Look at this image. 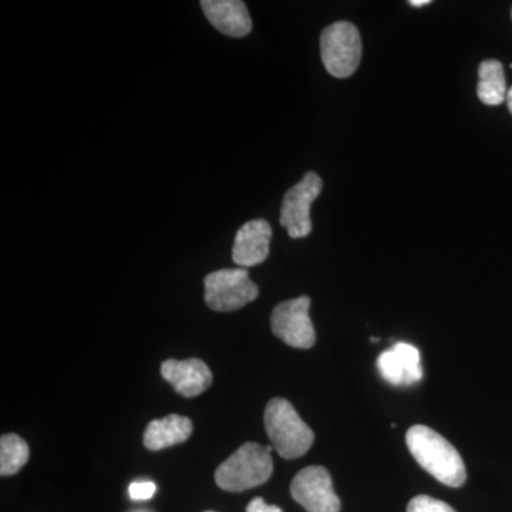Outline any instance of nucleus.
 <instances>
[{"label":"nucleus","instance_id":"obj_18","mask_svg":"<svg viewBox=\"0 0 512 512\" xmlns=\"http://www.w3.org/2000/svg\"><path fill=\"white\" fill-rule=\"evenodd\" d=\"M247 512H282V510L276 505L266 504L261 497H258L248 504Z\"/></svg>","mask_w":512,"mask_h":512},{"label":"nucleus","instance_id":"obj_2","mask_svg":"<svg viewBox=\"0 0 512 512\" xmlns=\"http://www.w3.org/2000/svg\"><path fill=\"white\" fill-rule=\"evenodd\" d=\"M264 420L266 434L282 458L305 456L312 447L315 434L288 400L272 399L266 406Z\"/></svg>","mask_w":512,"mask_h":512},{"label":"nucleus","instance_id":"obj_10","mask_svg":"<svg viewBox=\"0 0 512 512\" xmlns=\"http://www.w3.org/2000/svg\"><path fill=\"white\" fill-rule=\"evenodd\" d=\"M272 228L265 220L249 221L235 235L232 259L241 268L262 264L269 256Z\"/></svg>","mask_w":512,"mask_h":512},{"label":"nucleus","instance_id":"obj_8","mask_svg":"<svg viewBox=\"0 0 512 512\" xmlns=\"http://www.w3.org/2000/svg\"><path fill=\"white\" fill-rule=\"evenodd\" d=\"M291 494L308 512H340V500L325 467L311 466L299 471L292 480Z\"/></svg>","mask_w":512,"mask_h":512},{"label":"nucleus","instance_id":"obj_5","mask_svg":"<svg viewBox=\"0 0 512 512\" xmlns=\"http://www.w3.org/2000/svg\"><path fill=\"white\" fill-rule=\"evenodd\" d=\"M205 303L215 312H234L254 302L259 288L247 269H220L205 276Z\"/></svg>","mask_w":512,"mask_h":512},{"label":"nucleus","instance_id":"obj_6","mask_svg":"<svg viewBox=\"0 0 512 512\" xmlns=\"http://www.w3.org/2000/svg\"><path fill=\"white\" fill-rule=\"evenodd\" d=\"M322 188V178L309 171L298 184L286 191L279 222L288 229L289 237L299 239L311 234V205L319 197Z\"/></svg>","mask_w":512,"mask_h":512},{"label":"nucleus","instance_id":"obj_21","mask_svg":"<svg viewBox=\"0 0 512 512\" xmlns=\"http://www.w3.org/2000/svg\"><path fill=\"white\" fill-rule=\"evenodd\" d=\"M205 512H214V511H205Z\"/></svg>","mask_w":512,"mask_h":512},{"label":"nucleus","instance_id":"obj_14","mask_svg":"<svg viewBox=\"0 0 512 512\" xmlns=\"http://www.w3.org/2000/svg\"><path fill=\"white\" fill-rule=\"evenodd\" d=\"M504 67L498 60H485L478 69V99L487 106H500L507 100Z\"/></svg>","mask_w":512,"mask_h":512},{"label":"nucleus","instance_id":"obj_12","mask_svg":"<svg viewBox=\"0 0 512 512\" xmlns=\"http://www.w3.org/2000/svg\"><path fill=\"white\" fill-rule=\"evenodd\" d=\"M200 5L205 18L222 35L239 39L251 33V15L241 0H202Z\"/></svg>","mask_w":512,"mask_h":512},{"label":"nucleus","instance_id":"obj_20","mask_svg":"<svg viewBox=\"0 0 512 512\" xmlns=\"http://www.w3.org/2000/svg\"><path fill=\"white\" fill-rule=\"evenodd\" d=\"M507 104H508V110H510L511 114H512V87L510 90H508V93H507Z\"/></svg>","mask_w":512,"mask_h":512},{"label":"nucleus","instance_id":"obj_19","mask_svg":"<svg viewBox=\"0 0 512 512\" xmlns=\"http://www.w3.org/2000/svg\"><path fill=\"white\" fill-rule=\"evenodd\" d=\"M431 0H410L409 5L413 8H423V6L430 5Z\"/></svg>","mask_w":512,"mask_h":512},{"label":"nucleus","instance_id":"obj_3","mask_svg":"<svg viewBox=\"0 0 512 512\" xmlns=\"http://www.w3.org/2000/svg\"><path fill=\"white\" fill-rule=\"evenodd\" d=\"M271 447L245 443L215 471V483L229 493H241L265 484L272 476Z\"/></svg>","mask_w":512,"mask_h":512},{"label":"nucleus","instance_id":"obj_13","mask_svg":"<svg viewBox=\"0 0 512 512\" xmlns=\"http://www.w3.org/2000/svg\"><path fill=\"white\" fill-rule=\"evenodd\" d=\"M192 434V421L188 417L170 414L164 419L151 421L144 433V446L151 451L185 443Z\"/></svg>","mask_w":512,"mask_h":512},{"label":"nucleus","instance_id":"obj_1","mask_svg":"<svg viewBox=\"0 0 512 512\" xmlns=\"http://www.w3.org/2000/svg\"><path fill=\"white\" fill-rule=\"evenodd\" d=\"M406 443L414 460L440 483L454 488L466 483L463 458L456 447L437 431L417 424L407 431Z\"/></svg>","mask_w":512,"mask_h":512},{"label":"nucleus","instance_id":"obj_16","mask_svg":"<svg viewBox=\"0 0 512 512\" xmlns=\"http://www.w3.org/2000/svg\"><path fill=\"white\" fill-rule=\"evenodd\" d=\"M407 512H457L453 507L429 495H417L409 503Z\"/></svg>","mask_w":512,"mask_h":512},{"label":"nucleus","instance_id":"obj_11","mask_svg":"<svg viewBox=\"0 0 512 512\" xmlns=\"http://www.w3.org/2000/svg\"><path fill=\"white\" fill-rule=\"evenodd\" d=\"M161 375L181 396L197 397L212 383L210 367L200 359L165 360L161 365Z\"/></svg>","mask_w":512,"mask_h":512},{"label":"nucleus","instance_id":"obj_9","mask_svg":"<svg viewBox=\"0 0 512 512\" xmlns=\"http://www.w3.org/2000/svg\"><path fill=\"white\" fill-rule=\"evenodd\" d=\"M380 376L393 386H412L423 379L419 349L399 342L377 359Z\"/></svg>","mask_w":512,"mask_h":512},{"label":"nucleus","instance_id":"obj_7","mask_svg":"<svg viewBox=\"0 0 512 512\" xmlns=\"http://www.w3.org/2000/svg\"><path fill=\"white\" fill-rule=\"evenodd\" d=\"M311 298L299 296L279 303L271 316L272 332L276 338L296 349H311L316 342L311 316Z\"/></svg>","mask_w":512,"mask_h":512},{"label":"nucleus","instance_id":"obj_15","mask_svg":"<svg viewBox=\"0 0 512 512\" xmlns=\"http://www.w3.org/2000/svg\"><path fill=\"white\" fill-rule=\"evenodd\" d=\"M29 446L18 434H5L0 439V474L3 477L19 473L28 463Z\"/></svg>","mask_w":512,"mask_h":512},{"label":"nucleus","instance_id":"obj_17","mask_svg":"<svg viewBox=\"0 0 512 512\" xmlns=\"http://www.w3.org/2000/svg\"><path fill=\"white\" fill-rule=\"evenodd\" d=\"M156 491V484L151 483V481H137V483L131 484L130 488H128V493H130V497L134 501L150 500L156 494Z\"/></svg>","mask_w":512,"mask_h":512},{"label":"nucleus","instance_id":"obj_4","mask_svg":"<svg viewBox=\"0 0 512 512\" xmlns=\"http://www.w3.org/2000/svg\"><path fill=\"white\" fill-rule=\"evenodd\" d=\"M320 56L329 74L338 79L352 76L362 60V39L353 23L336 22L320 35Z\"/></svg>","mask_w":512,"mask_h":512},{"label":"nucleus","instance_id":"obj_22","mask_svg":"<svg viewBox=\"0 0 512 512\" xmlns=\"http://www.w3.org/2000/svg\"><path fill=\"white\" fill-rule=\"evenodd\" d=\"M511 15H512V13H511Z\"/></svg>","mask_w":512,"mask_h":512}]
</instances>
